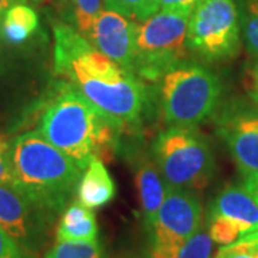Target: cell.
<instances>
[{
    "instance_id": "6da1fadb",
    "label": "cell",
    "mask_w": 258,
    "mask_h": 258,
    "mask_svg": "<svg viewBox=\"0 0 258 258\" xmlns=\"http://www.w3.org/2000/svg\"><path fill=\"white\" fill-rule=\"evenodd\" d=\"M53 35L55 74L66 78L119 131L139 125L147 92L138 76L93 47L71 25L57 22Z\"/></svg>"
},
{
    "instance_id": "7a4b0ae2",
    "label": "cell",
    "mask_w": 258,
    "mask_h": 258,
    "mask_svg": "<svg viewBox=\"0 0 258 258\" xmlns=\"http://www.w3.org/2000/svg\"><path fill=\"white\" fill-rule=\"evenodd\" d=\"M37 132L81 169L113 149L119 129L106 119L72 83L57 81L40 105Z\"/></svg>"
},
{
    "instance_id": "3957f363",
    "label": "cell",
    "mask_w": 258,
    "mask_h": 258,
    "mask_svg": "<svg viewBox=\"0 0 258 258\" xmlns=\"http://www.w3.org/2000/svg\"><path fill=\"white\" fill-rule=\"evenodd\" d=\"M82 172L37 131L25 132L12 141L10 184L53 215L66 210Z\"/></svg>"
},
{
    "instance_id": "277c9868",
    "label": "cell",
    "mask_w": 258,
    "mask_h": 258,
    "mask_svg": "<svg viewBox=\"0 0 258 258\" xmlns=\"http://www.w3.org/2000/svg\"><path fill=\"white\" fill-rule=\"evenodd\" d=\"M161 81V108L169 126H197L220 106L221 81L203 64H179Z\"/></svg>"
},
{
    "instance_id": "5b68a950",
    "label": "cell",
    "mask_w": 258,
    "mask_h": 258,
    "mask_svg": "<svg viewBox=\"0 0 258 258\" xmlns=\"http://www.w3.org/2000/svg\"><path fill=\"white\" fill-rule=\"evenodd\" d=\"M152 154L172 188L200 189L210 184L215 172L211 144L197 126H169L154 141Z\"/></svg>"
},
{
    "instance_id": "8992f818",
    "label": "cell",
    "mask_w": 258,
    "mask_h": 258,
    "mask_svg": "<svg viewBox=\"0 0 258 258\" xmlns=\"http://www.w3.org/2000/svg\"><path fill=\"white\" fill-rule=\"evenodd\" d=\"M189 10H159L144 22H137L135 75L157 82L166 72L184 63L189 52L186 33Z\"/></svg>"
},
{
    "instance_id": "52a82bcc",
    "label": "cell",
    "mask_w": 258,
    "mask_h": 258,
    "mask_svg": "<svg viewBox=\"0 0 258 258\" xmlns=\"http://www.w3.org/2000/svg\"><path fill=\"white\" fill-rule=\"evenodd\" d=\"M241 45L235 0H197L188 22V50L207 62H221L238 55Z\"/></svg>"
},
{
    "instance_id": "ba28073f",
    "label": "cell",
    "mask_w": 258,
    "mask_h": 258,
    "mask_svg": "<svg viewBox=\"0 0 258 258\" xmlns=\"http://www.w3.org/2000/svg\"><path fill=\"white\" fill-rule=\"evenodd\" d=\"M203 204L189 189L168 186L165 201L151 228L149 257L175 258L179 249L201 230Z\"/></svg>"
},
{
    "instance_id": "9c48e42d",
    "label": "cell",
    "mask_w": 258,
    "mask_h": 258,
    "mask_svg": "<svg viewBox=\"0 0 258 258\" xmlns=\"http://www.w3.org/2000/svg\"><path fill=\"white\" fill-rule=\"evenodd\" d=\"M258 232V197L244 182L228 185L208 211V234L214 242L228 245Z\"/></svg>"
},
{
    "instance_id": "30bf717a",
    "label": "cell",
    "mask_w": 258,
    "mask_h": 258,
    "mask_svg": "<svg viewBox=\"0 0 258 258\" xmlns=\"http://www.w3.org/2000/svg\"><path fill=\"white\" fill-rule=\"evenodd\" d=\"M53 217L10 182L0 185V228L29 254H36L45 245Z\"/></svg>"
},
{
    "instance_id": "8fae6325",
    "label": "cell",
    "mask_w": 258,
    "mask_h": 258,
    "mask_svg": "<svg viewBox=\"0 0 258 258\" xmlns=\"http://www.w3.org/2000/svg\"><path fill=\"white\" fill-rule=\"evenodd\" d=\"M217 132L242 179H258V106L244 101L228 103L217 119Z\"/></svg>"
},
{
    "instance_id": "7c38bea8",
    "label": "cell",
    "mask_w": 258,
    "mask_h": 258,
    "mask_svg": "<svg viewBox=\"0 0 258 258\" xmlns=\"http://www.w3.org/2000/svg\"><path fill=\"white\" fill-rule=\"evenodd\" d=\"M135 33L137 22L103 9L85 37L103 55L135 75Z\"/></svg>"
},
{
    "instance_id": "4fadbf2b",
    "label": "cell",
    "mask_w": 258,
    "mask_h": 258,
    "mask_svg": "<svg viewBox=\"0 0 258 258\" xmlns=\"http://www.w3.org/2000/svg\"><path fill=\"white\" fill-rule=\"evenodd\" d=\"M76 195L78 201L91 210L101 208L115 198V182L102 159L93 158L89 165L83 169Z\"/></svg>"
},
{
    "instance_id": "5bb4252c",
    "label": "cell",
    "mask_w": 258,
    "mask_h": 258,
    "mask_svg": "<svg viewBox=\"0 0 258 258\" xmlns=\"http://www.w3.org/2000/svg\"><path fill=\"white\" fill-rule=\"evenodd\" d=\"M137 185H138L139 200L142 208L144 224L151 231L157 220L158 211L161 210L165 201L168 186L165 178L158 169L154 161H144L137 172Z\"/></svg>"
},
{
    "instance_id": "9a60e30c",
    "label": "cell",
    "mask_w": 258,
    "mask_h": 258,
    "mask_svg": "<svg viewBox=\"0 0 258 258\" xmlns=\"http://www.w3.org/2000/svg\"><path fill=\"white\" fill-rule=\"evenodd\" d=\"M98 232L99 228L92 210L76 201L63 211L56 230V240L92 241L98 240Z\"/></svg>"
},
{
    "instance_id": "2e32d148",
    "label": "cell",
    "mask_w": 258,
    "mask_h": 258,
    "mask_svg": "<svg viewBox=\"0 0 258 258\" xmlns=\"http://www.w3.org/2000/svg\"><path fill=\"white\" fill-rule=\"evenodd\" d=\"M39 28L37 13L28 3H15L0 23L2 37L13 45H19L29 40Z\"/></svg>"
},
{
    "instance_id": "e0dca14e",
    "label": "cell",
    "mask_w": 258,
    "mask_h": 258,
    "mask_svg": "<svg viewBox=\"0 0 258 258\" xmlns=\"http://www.w3.org/2000/svg\"><path fill=\"white\" fill-rule=\"evenodd\" d=\"M240 16L241 37L247 52L258 60V0H235Z\"/></svg>"
},
{
    "instance_id": "ac0fdd59",
    "label": "cell",
    "mask_w": 258,
    "mask_h": 258,
    "mask_svg": "<svg viewBox=\"0 0 258 258\" xmlns=\"http://www.w3.org/2000/svg\"><path fill=\"white\" fill-rule=\"evenodd\" d=\"M45 258H106V255L98 240L56 241Z\"/></svg>"
},
{
    "instance_id": "d6986e66",
    "label": "cell",
    "mask_w": 258,
    "mask_h": 258,
    "mask_svg": "<svg viewBox=\"0 0 258 258\" xmlns=\"http://www.w3.org/2000/svg\"><path fill=\"white\" fill-rule=\"evenodd\" d=\"M103 8L134 22H144L161 10L158 0H103Z\"/></svg>"
},
{
    "instance_id": "ffe728a7",
    "label": "cell",
    "mask_w": 258,
    "mask_h": 258,
    "mask_svg": "<svg viewBox=\"0 0 258 258\" xmlns=\"http://www.w3.org/2000/svg\"><path fill=\"white\" fill-rule=\"evenodd\" d=\"M74 28L86 36L95 19L103 10V0H68Z\"/></svg>"
},
{
    "instance_id": "44dd1931",
    "label": "cell",
    "mask_w": 258,
    "mask_h": 258,
    "mask_svg": "<svg viewBox=\"0 0 258 258\" xmlns=\"http://www.w3.org/2000/svg\"><path fill=\"white\" fill-rule=\"evenodd\" d=\"M214 241L208 234V230H200L179 249L175 258H210Z\"/></svg>"
},
{
    "instance_id": "7402d4cb",
    "label": "cell",
    "mask_w": 258,
    "mask_h": 258,
    "mask_svg": "<svg viewBox=\"0 0 258 258\" xmlns=\"http://www.w3.org/2000/svg\"><path fill=\"white\" fill-rule=\"evenodd\" d=\"M214 258H258V242L251 235L222 245Z\"/></svg>"
},
{
    "instance_id": "603a6c76",
    "label": "cell",
    "mask_w": 258,
    "mask_h": 258,
    "mask_svg": "<svg viewBox=\"0 0 258 258\" xmlns=\"http://www.w3.org/2000/svg\"><path fill=\"white\" fill-rule=\"evenodd\" d=\"M0 258H33L0 228Z\"/></svg>"
},
{
    "instance_id": "cb8c5ba5",
    "label": "cell",
    "mask_w": 258,
    "mask_h": 258,
    "mask_svg": "<svg viewBox=\"0 0 258 258\" xmlns=\"http://www.w3.org/2000/svg\"><path fill=\"white\" fill-rule=\"evenodd\" d=\"M10 139L0 135V185L10 182Z\"/></svg>"
},
{
    "instance_id": "d4e9b609",
    "label": "cell",
    "mask_w": 258,
    "mask_h": 258,
    "mask_svg": "<svg viewBox=\"0 0 258 258\" xmlns=\"http://www.w3.org/2000/svg\"><path fill=\"white\" fill-rule=\"evenodd\" d=\"M247 91L252 103L258 106V60L247 72Z\"/></svg>"
},
{
    "instance_id": "484cf974",
    "label": "cell",
    "mask_w": 258,
    "mask_h": 258,
    "mask_svg": "<svg viewBox=\"0 0 258 258\" xmlns=\"http://www.w3.org/2000/svg\"><path fill=\"white\" fill-rule=\"evenodd\" d=\"M161 10H189L192 12L197 0H158Z\"/></svg>"
},
{
    "instance_id": "4316f807",
    "label": "cell",
    "mask_w": 258,
    "mask_h": 258,
    "mask_svg": "<svg viewBox=\"0 0 258 258\" xmlns=\"http://www.w3.org/2000/svg\"><path fill=\"white\" fill-rule=\"evenodd\" d=\"M19 0H0V23L3 20V16L6 15V12L12 8L15 3H18Z\"/></svg>"
},
{
    "instance_id": "83f0119b",
    "label": "cell",
    "mask_w": 258,
    "mask_h": 258,
    "mask_svg": "<svg viewBox=\"0 0 258 258\" xmlns=\"http://www.w3.org/2000/svg\"><path fill=\"white\" fill-rule=\"evenodd\" d=\"M242 182L247 185L249 189H252L254 192L257 194L258 197V179H242Z\"/></svg>"
},
{
    "instance_id": "f1b7e54d",
    "label": "cell",
    "mask_w": 258,
    "mask_h": 258,
    "mask_svg": "<svg viewBox=\"0 0 258 258\" xmlns=\"http://www.w3.org/2000/svg\"><path fill=\"white\" fill-rule=\"evenodd\" d=\"M19 2H22V3H43L46 0H19Z\"/></svg>"
},
{
    "instance_id": "f546056e",
    "label": "cell",
    "mask_w": 258,
    "mask_h": 258,
    "mask_svg": "<svg viewBox=\"0 0 258 258\" xmlns=\"http://www.w3.org/2000/svg\"><path fill=\"white\" fill-rule=\"evenodd\" d=\"M249 235H251V237H252V238H254V240H255L258 242V232H254V234H249Z\"/></svg>"
}]
</instances>
